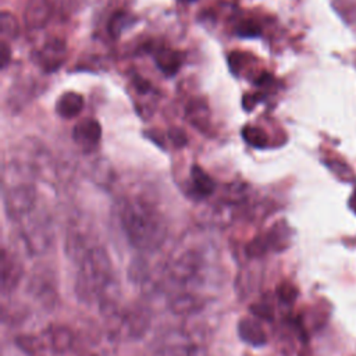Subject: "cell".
<instances>
[{"instance_id":"1","label":"cell","mask_w":356,"mask_h":356,"mask_svg":"<svg viewBox=\"0 0 356 356\" xmlns=\"http://www.w3.org/2000/svg\"><path fill=\"white\" fill-rule=\"evenodd\" d=\"M120 217L127 239L139 250H154L167 236L164 217L146 200H125Z\"/></svg>"},{"instance_id":"2","label":"cell","mask_w":356,"mask_h":356,"mask_svg":"<svg viewBox=\"0 0 356 356\" xmlns=\"http://www.w3.org/2000/svg\"><path fill=\"white\" fill-rule=\"evenodd\" d=\"M79 267L76 291L81 298L92 299L107 289L111 282V261L103 248L93 246L88 249Z\"/></svg>"},{"instance_id":"3","label":"cell","mask_w":356,"mask_h":356,"mask_svg":"<svg viewBox=\"0 0 356 356\" xmlns=\"http://www.w3.org/2000/svg\"><path fill=\"white\" fill-rule=\"evenodd\" d=\"M6 210L10 217L21 218L35 207L36 192L35 188L26 184L13 186L6 193Z\"/></svg>"},{"instance_id":"4","label":"cell","mask_w":356,"mask_h":356,"mask_svg":"<svg viewBox=\"0 0 356 356\" xmlns=\"http://www.w3.org/2000/svg\"><path fill=\"white\" fill-rule=\"evenodd\" d=\"M65 43L60 39H50L35 54V60L42 70H44L46 72H53L61 67L65 60Z\"/></svg>"},{"instance_id":"5","label":"cell","mask_w":356,"mask_h":356,"mask_svg":"<svg viewBox=\"0 0 356 356\" xmlns=\"http://www.w3.org/2000/svg\"><path fill=\"white\" fill-rule=\"evenodd\" d=\"M200 266H202L200 256L196 252L189 250L179 254L171 261L168 273L175 281L188 282L199 273Z\"/></svg>"},{"instance_id":"6","label":"cell","mask_w":356,"mask_h":356,"mask_svg":"<svg viewBox=\"0 0 356 356\" xmlns=\"http://www.w3.org/2000/svg\"><path fill=\"white\" fill-rule=\"evenodd\" d=\"M100 136L102 128L96 120H83L78 122L72 132L74 142L85 150L96 147L100 142Z\"/></svg>"},{"instance_id":"7","label":"cell","mask_w":356,"mask_h":356,"mask_svg":"<svg viewBox=\"0 0 356 356\" xmlns=\"http://www.w3.org/2000/svg\"><path fill=\"white\" fill-rule=\"evenodd\" d=\"M50 15L51 7L49 0H29L25 7L24 21L28 28L40 29L49 22Z\"/></svg>"},{"instance_id":"8","label":"cell","mask_w":356,"mask_h":356,"mask_svg":"<svg viewBox=\"0 0 356 356\" xmlns=\"http://www.w3.org/2000/svg\"><path fill=\"white\" fill-rule=\"evenodd\" d=\"M238 334L241 339L253 346H261L266 343V332L261 328V324L254 318H242L238 324Z\"/></svg>"},{"instance_id":"9","label":"cell","mask_w":356,"mask_h":356,"mask_svg":"<svg viewBox=\"0 0 356 356\" xmlns=\"http://www.w3.org/2000/svg\"><path fill=\"white\" fill-rule=\"evenodd\" d=\"M83 108V97L76 92H65L56 102V111L63 118H74Z\"/></svg>"},{"instance_id":"10","label":"cell","mask_w":356,"mask_h":356,"mask_svg":"<svg viewBox=\"0 0 356 356\" xmlns=\"http://www.w3.org/2000/svg\"><path fill=\"white\" fill-rule=\"evenodd\" d=\"M191 181H192V193L196 197H207L216 189L214 179L199 165L191 168Z\"/></svg>"},{"instance_id":"11","label":"cell","mask_w":356,"mask_h":356,"mask_svg":"<svg viewBox=\"0 0 356 356\" xmlns=\"http://www.w3.org/2000/svg\"><path fill=\"white\" fill-rule=\"evenodd\" d=\"M154 58H156L157 67L164 74H168V75H174L181 67V56L175 50L160 49L156 51Z\"/></svg>"},{"instance_id":"12","label":"cell","mask_w":356,"mask_h":356,"mask_svg":"<svg viewBox=\"0 0 356 356\" xmlns=\"http://www.w3.org/2000/svg\"><path fill=\"white\" fill-rule=\"evenodd\" d=\"M132 24V15L125 11H117L110 17L108 21V33L117 39L125 28H128Z\"/></svg>"},{"instance_id":"13","label":"cell","mask_w":356,"mask_h":356,"mask_svg":"<svg viewBox=\"0 0 356 356\" xmlns=\"http://www.w3.org/2000/svg\"><path fill=\"white\" fill-rule=\"evenodd\" d=\"M242 136L245 139V142L256 149H263L267 146V135L266 132L259 128V127H252V125H246L242 129Z\"/></svg>"},{"instance_id":"14","label":"cell","mask_w":356,"mask_h":356,"mask_svg":"<svg viewBox=\"0 0 356 356\" xmlns=\"http://www.w3.org/2000/svg\"><path fill=\"white\" fill-rule=\"evenodd\" d=\"M0 29H1L3 39H6V38L14 39L19 33V24L11 13L3 11L0 15Z\"/></svg>"},{"instance_id":"15","label":"cell","mask_w":356,"mask_h":356,"mask_svg":"<svg viewBox=\"0 0 356 356\" xmlns=\"http://www.w3.org/2000/svg\"><path fill=\"white\" fill-rule=\"evenodd\" d=\"M125 324H127V327H128V330L132 335H140L142 332L146 331V328L149 325V320H147L146 314L142 310L131 312L127 316Z\"/></svg>"},{"instance_id":"16","label":"cell","mask_w":356,"mask_h":356,"mask_svg":"<svg viewBox=\"0 0 356 356\" xmlns=\"http://www.w3.org/2000/svg\"><path fill=\"white\" fill-rule=\"evenodd\" d=\"M199 307H200V300L188 293H184L175 298L171 303V309L175 313H191L193 310H197Z\"/></svg>"},{"instance_id":"17","label":"cell","mask_w":356,"mask_h":356,"mask_svg":"<svg viewBox=\"0 0 356 356\" xmlns=\"http://www.w3.org/2000/svg\"><path fill=\"white\" fill-rule=\"evenodd\" d=\"M71 345V334L65 328H57L53 334V346L58 352H64Z\"/></svg>"},{"instance_id":"18","label":"cell","mask_w":356,"mask_h":356,"mask_svg":"<svg viewBox=\"0 0 356 356\" xmlns=\"http://www.w3.org/2000/svg\"><path fill=\"white\" fill-rule=\"evenodd\" d=\"M236 32L243 38H254L260 35V26L250 19H245L236 26Z\"/></svg>"},{"instance_id":"19","label":"cell","mask_w":356,"mask_h":356,"mask_svg":"<svg viewBox=\"0 0 356 356\" xmlns=\"http://www.w3.org/2000/svg\"><path fill=\"white\" fill-rule=\"evenodd\" d=\"M298 295V291L295 286H292L291 284H282L280 288H278V296L282 302H293L295 298Z\"/></svg>"},{"instance_id":"20","label":"cell","mask_w":356,"mask_h":356,"mask_svg":"<svg viewBox=\"0 0 356 356\" xmlns=\"http://www.w3.org/2000/svg\"><path fill=\"white\" fill-rule=\"evenodd\" d=\"M168 136H170V140H171L177 147H182V146H185L186 142H188L186 134H185L182 129H179V128H172V129H170Z\"/></svg>"},{"instance_id":"21","label":"cell","mask_w":356,"mask_h":356,"mask_svg":"<svg viewBox=\"0 0 356 356\" xmlns=\"http://www.w3.org/2000/svg\"><path fill=\"white\" fill-rule=\"evenodd\" d=\"M8 60H10V47H8V44L3 40V42H1V46H0V61H1V67H3V68L8 64Z\"/></svg>"},{"instance_id":"22","label":"cell","mask_w":356,"mask_h":356,"mask_svg":"<svg viewBox=\"0 0 356 356\" xmlns=\"http://www.w3.org/2000/svg\"><path fill=\"white\" fill-rule=\"evenodd\" d=\"M134 85H135V88H136L138 90H140V92H147V90L150 89L149 82H147L146 79L140 78V76H135V79H134Z\"/></svg>"},{"instance_id":"23","label":"cell","mask_w":356,"mask_h":356,"mask_svg":"<svg viewBox=\"0 0 356 356\" xmlns=\"http://www.w3.org/2000/svg\"><path fill=\"white\" fill-rule=\"evenodd\" d=\"M349 204H350V207H352V210L356 213V191H355V193H353V196H352V199H350V202H349Z\"/></svg>"},{"instance_id":"24","label":"cell","mask_w":356,"mask_h":356,"mask_svg":"<svg viewBox=\"0 0 356 356\" xmlns=\"http://www.w3.org/2000/svg\"><path fill=\"white\" fill-rule=\"evenodd\" d=\"M182 1H186V3H191V1H195V0H182Z\"/></svg>"}]
</instances>
